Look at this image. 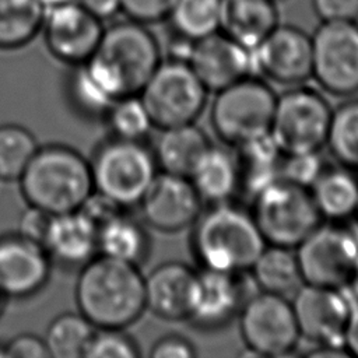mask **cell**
Instances as JSON below:
<instances>
[{
  "instance_id": "1",
  "label": "cell",
  "mask_w": 358,
  "mask_h": 358,
  "mask_svg": "<svg viewBox=\"0 0 358 358\" xmlns=\"http://www.w3.org/2000/svg\"><path fill=\"white\" fill-rule=\"evenodd\" d=\"M80 268L74 287L77 310L95 329H126L147 310L138 266L96 255Z\"/></svg>"
},
{
  "instance_id": "2",
  "label": "cell",
  "mask_w": 358,
  "mask_h": 358,
  "mask_svg": "<svg viewBox=\"0 0 358 358\" xmlns=\"http://www.w3.org/2000/svg\"><path fill=\"white\" fill-rule=\"evenodd\" d=\"M190 245L200 268L242 274L267 243L250 210L225 201L201 210L192 225Z\"/></svg>"
},
{
  "instance_id": "3",
  "label": "cell",
  "mask_w": 358,
  "mask_h": 358,
  "mask_svg": "<svg viewBox=\"0 0 358 358\" xmlns=\"http://www.w3.org/2000/svg\"><path fill=\"white\" fill-rule=\"evenodd\" d=\"M18 183L29 206L52 215L78 210L94 190L90 159L62 144L39 147Z\"/></svg>"
},
{
  "instance_id": "4",
  "label": "cell",
  "mask_w": 358,
  "mask_h": 358,
  "mask_svg": "<svg viewBox=\"0 0 358 358\" xmlns=\"http://www.w3.org/2000/svg\"><path fill=\"white\" fill-rule=\"evenodd\" d=\"M277 94L270 84L248 76L220 91L210 108V122L220 140L236 148L270 134Z\"/></svg>"
},
{
  "instance_id": "5",
  "label": "cell",
  "mask_w": 358,
  "mask_h": 358,
  "mask_svg": "<svg viewBox=\"0 0 358 358\" xmlns=\"http://www.w3.org/2000/svg\"><path fill=\"white\" fill-rule=\"evenodd\" d=\"M252 217L267 245L295 249L323 220L309 189L281 178L252 199Z\"/></svg>"
},
{
  "instance_id": "6",
  "label": "cell",
  "mask_w": 358,
  "mask_h": 358,
  "mask_svg": "<svg viewBox=\"0 0 358 358\" xmlns=\"http://www.w3.org/2000/svg\"><path fill=\"white\" fill-rule=\"evenodd\" d=\"M94 190L124 208L137 206L158 173L152 154L143 141L109 137L90 161Z\"/></svg>"
},
{
  "instance_id": "7",
  "label": "cell",
  "mask_w": 358,
  "mask_h": 358,
  "mask_svg": "<svg viewBox=\"0 0 358 358\" xmlns=\"http://www.w3.org/2000/svg\"><path fill=\"white\" fill-rule=\"evenodd\" d=\"M333 108L315 88L287 87L277 95L270 136L282 154L320 151L326 145Z\"/></svg>"
},
{
  "instance_id": "8",
  "label": "cell",
  "mask_w": 358,
  "mask_h": 358,
  "mask_svg": "<svg viewBox=\"0 0 358 358\" xmlns=\"http://www.w3.org/2000/svg\"><path fill=\"white\" fill-rule=\"evenodd\" d=\"M208 91L189 63L161 60L141 87L138 96L154 127L193 123L207 103Z\"/></svg>"
},
{
  "instance_id": "9",
  "label": "cell",
  "mask_w": 358,
  "mask_h": 358,
  "mask_svg": "<svg viewBox=\"0 0 358 358\" xmlns=\"http://www.w3.org/2000/svg\"><path fill=\"white\" fill-rule=\"evenodd\" d=\"M291 303L301 340L315 348L309 355H344L345 331L352 301L345 289L303 284Z\"/></svg>"
},
{
  "instance_id": "10",
  "label": "cell",
  "mask_w": 358,
  "mask_h": 358,
  "mask_svg": "<svg viewBox=\"0 0 358 358\" xmlns=\"http://www.w3.org/2000/svg\"><path fill=\"white\" fill-rule=\"evenodd\" d=\"M94 56L113 74L126 96L140 92L161 63V48L147 25L127 18L103 29Z\"/></svg>"
},
{
  "instance_id": "11",
  "label": "cell",
  "mask_w": 358,
  "mask_h": 358,
  "mask_svg": "<svg viewBox=\"0 0 358 358\" xmlns=\"http://www.w3.org/2000/svg\"><path fill=\"white\" fill-rule=\"evenodd\" d=\"M303 284L345 289L358 257V231L323 221L296 248Z\"/></svg>"
},
{
  "instance_id": "12",
  "label": "cell",
  "mask_w": 358,
  "mask_h": 358,
  "mask_svg": "<svg viewBox=\"0 0 358 358\" xmlns=\"http://www.w3.org/2000/svg\"><path fill=\"white\" fill-rule=\"evenodd\" d=\"M238 323L245 348L256 357L288 355L301 341L291 298L253 292L245 301Z\"/></svg>"
},
{
  "instance_id": "13",
  "label": "cell",
  "mask_w": 358,
  "mask_h": 358,
  "mask_svg": "<svg viewBox=\"0 0 358 358\" xmlns=\"http://www.w3.org/2000/svg\"><path fill=\"white\" fill-rule=\"evenodd\" d=\"M312 36V78L336 96L358 94V21H320Z\"/></svg>"
},
{
  "instance_id": "14",
  "label": "cell",
  "mask_w": 358,
  "mask_h": 358,
  "mask_svg": "<svg viewBox=\"0 0 358 358\" xmlns=\"http://www.w3.org/2000/svg\"><path fill=\"white\" fill-rule=\"evenodd\" d=\"M253 76L284 87L312 78V36L291 24H278L250 50Z\"/></svg>"
},
{
  "instance_id": "15",
  "label": "cell",
  "mask_w": 358,
  "mask_h": 358,
  "mask_svg": "<svg viewBox=\"0 0 358 358\" xmlns=\"http://www.w3.org/2000/svg\"><path fill=\"white\" fill-rule=\"evenodd\" d=\"M103 29L101 20L73 0L45 10L41 31L50 55L76 66L94 56Z\"/></svg>"
},
{
  "instance_id": "16",
  "label": "cell",
  "mask_w": 358,
  "mask_h": 358,
  "mask_svg": "<svg viewBox=\"0 0 358 358\" xmlns=\"http://www.w3.org/2000/svg\"><path fill=\"white\" fill-rule=\"evenodd\" d=\"M203 201L187 176L158 171L137 206L145 224L161 232H179L193 225Z\"/></svg>"
},
{
  "instance_id": "17",
  "label": "cell",
  "mask_w": 358,
  "mask_h": 358,
  "mask_svg": "<svg viewBox=\"0 0 358 358\" xmlns=\"http://www.w3.org/2000/svg\"><path fill=\"white\" fill-rule=\"evenodd\" d=\"M249 273L235 274L199 268L194 301L187 316L194 327L214 331L238 317L245 301L253 294Z\"/></svg>"
},
{
  "instance_id": "18",
  "label": "cell",
  "mask_w": 358,
  "mask_h": 358,
  "mask_svg": "<svg viewBox=\"0 0 358 358\" xmlns=\"http://www.w3.org/2000/svg\"><path fill=\"white\" fill-rule=\"evenodd\" d=\"M52 264L43 245L17 232L0 236V294L13 299L38 294L49 281Z\"/></svg>"
},
{
  "instance_id": "19",
  "label": "cell",
  "mask_w": 358,
  "mask_h": 358,
  "mask_svg": "<svg viewBox=\"0 0 358 358\" xmlns=\"http://www.w3.org/2000/svg\"><path fill=\"white\" fill-rule=\"evenodd\" d=\"M187 63L208 92L253 76L250 50L221 31L196 41Z\"/></svg>"
},
{
  "instance_id": "20",
  "label": "cell",
  "mask_w": 358,
  "mask_h": 358,
  "mask_svg": "<svg viewBox=\"0 0 358 358\" xmlns=\"http://www.w3.org/2000/svg\"><path fill=\"white\" fill-rule=\"evenodd\" d=\"M199 268L165 262L144 275L145 309L165 320H186L196 295Z\"/></svg>"
},
{
  "instance_id": "21",
  "label": "cell",
  "mask_w": 358,
  "mask_h": 358,
  "mask_svg": "<svg viewBox=\"0 0 358 358\" xmlns=\"http://www.w3.org/2000/svg\"><path fill=\"white\" fill-rule=\"evenodd\" d=\"M43 246L53 263L81 267L98 255V229L78 210L52 217Z\"/></svg>"
},
{
  "instance_id": "22",
  "label": "cell",
  "mask_w": 358,
  "mask_h": 358,
  "mask_svg": "<svg viewBox=\"0 0 358 358\" xmlns=\"http://www.w3.org/2000/svg\"><path fill=\"white\" fill-rule=\"evenodd\" d=\"M203 203L232 201L241 190V173L232 147L210 144L187 176Z\"/></svg>"
},
{
  "instance_id": "23",
  "label": "cell",
  "mask_w": 358,
  "mask_h": 358,
  "mask_svg": "<svg viewBox=\"0 0 358 358\" xmlns=\"http://www.w3.org/2000/svg\"><path fill=\"white\" fill-rule=\"evenodd\" d=\"M278 24L277 0H222L220 31L249 50Z\"/></svg>"
},
{
  "instance_id": "24",
  "label": "cell",
  "mask_w": 358,
  "mask_h": 358,
  "mask_svg": "<svg viewBox=\"0 0 358 358\" xmlns=\"http://www.w3.org/2000/svg\"><path fill=\"white\" fill-rule=\"evenodd\" d=\"M358 172L341 164L323 169L309 192L319 215L326 222L344 224L358 208Z\"/></svg>"
},
{
  "instance_id": "25",
  "label": "cell",
  "mask_w": 358,
  "mask_h": 358,
  "mask_svg": "<svg viewBox=\"0 0 358 358\" xmlns=\"http://www.w3.org/2000/svg\"><path fill=\"white\" fill-rule=\"evenodd\" d=\"M159 130L151 148L158 171L189 176L201 154L211 144L206 131L196 122Z\"/></svg>"
},
{
  "instance_id": "26",
  "label": "cell",
  "mask_w": 358,
  "mask_h": 358,
  "mask_svg": "<svg viewBox=\"0 0 358 358\" xmlns=\"http://www.w3.org/2000/svg\"><path fill=\"white\" fill-rule=\"evenodd\" d=\"M249 275L257 291L291 298L302 285L295 249L266 245L249 270Z\"/></svg>"
},
{
  "instance_id": "27",
  "label": "cell",
  "mask_w": 358,
  "mask_h": 358,
  "mask_svg": "<svg viewBox=\"0 0 358 358\" xmlns=\"http://www.w3.org/2000/svg\"><path fill=\"white\" fill-rule=\"evenodd\" d=\"M150 249L151 239L144 224L126 211L98 229V255L140 267Z\"/></svg>"
},
{
  "instance_id": "28",
  "label": "cell",
  "mask_w": 358,
  "mask_h": 358,
  "mask_svg": "<svg viewBox=\"0 0 358 358\" xmlns=\"http://www.w3.org/2000/svg\"><path fill=\"white\" fill-rule=\"evenodd\" d=\"M239 173V193L253 197L259 190L280 178L282 152L270 134L234 148Z\"/></svg>"
},
{
  "instance_id": "29",
  "label": "cell",
  "mask_w": 358,
  "mask_h": 358,
  "mask_svg": "<svg viewBox=\"0 0 358 358\" xmlns=\"http://www.w3.org/2000/svg\"><path fill=\"white\" fill-rule=\"evenodd\" d=\"M45 8L39 0H0V49H18L42 29Z\"/></svg>"
},
{
  "instance_id": "30",
  "label": "cell",
  "mask_w": 358,
  "mask_h": 358,
  "mask_svg": "<svg viewBox=\"0 0 358 358\" xmlns=\"http://www.w3.org/2000/svg\"><path fill=\"white\" fill-rule=\"evenodd\" d=\"M92 323L77 312H63L48 324L43 340L53 358H85L94 336Z\"/></svg>"
},
{
  "instance_id": "31",
  "label": "cell",
  "mask_w": 358,
  "mask_h": 358,
  "mask_svg": "<svg viewBox=\"0 0 358 358\" xmlns=\"http://www.w3.org/2000/svg\"><path fill=\"white\" fill-rule=\"evenodd\" d=\"M221 4L222 0H175L166 21L173 34L199 41L221 29Z\"/></svg>"
},
{
  "instance_id": "32",
  "label": "cell",
  "mask_w": 358,
  "mask_h": 358,
  "mask_svg": "<svg viewBox=\"0 0 358 358\" xmlns=\"http://www.w3.org/2000/svg\"><path fill=\"white\" fill-rule=\"evenodd\" d=\"M326 145L338 164L358 172V98L333 108Z\"/></svg>"
},
{
  "instance_id": "33",
  "label": "cell",
  "mask_w": 358,
  "mask_h": 358,
  "mask_svg": "<svg viewBox=\"0 0 358 358\" xmlns=\"http://www.w3.org/2000/svg\"><path fill=\"white\" fill-rule=\"evenodd\" d=\"M39 148L35 136L20 124L0 126V180H18Z\"/></svg>"
},
{
  "instance_id": "34",
  "label": "cell",
  "mask_w": 358,
  "mask_h": 358,
  "mask_svg": "<svg viewBox=\"0 0 358 358\" xmlns=\"http://www.w3.org/2000/svg\"><path fill=\"white\" fill-rule=\"evenodd\" d=\"M67 91L74 108L90 117H105L109 108L117 101L99 83L85 62L73 66Z\"/></svg>"
},
{
  "instance_id": "35",
  "label": "cell",
  "mask_w": 358,
  "mask_h": 358,
  "mask_svg": "<svg viewBox=\"0 0 358 358\" xmlns=\"http://www.w3.org/2000/svg\"><path fill=\"white\" fill-rule=\"evenodd\" d=\"M112 137L131 141H144L154 123L138 94L119 98L105 117Z\"/></svg>"
},
{
  "instance_id": "36",
  "label": "cell",
  "mask_w": 358,
  "mask_h": 358,
  "mask_svg": "<svg viewBox=\"0 0 358 358\" xmlns=\"http://www.w3.org/2000/svg\"><path fill=\"white\" fill-rule=\"evenodd\" d=\"M138 344L124 329H95L85 358H137Z\"/></svg>"
},
{
  "instance_id": "37",
  "label": "cell",
  "mask_w": 358,
  "mask_h": 358,
  "mask_svg": "<svg viewBox=\"0 0 358 358\" xmlns=\"http://www.w3.org/2000/svg\"><path fill=\"white\" fill-rule=\"evenodd\" d=\"M326 168L319 151L284 154L280 166V178L302 187L310 189Z\"/></svg>"
},
{
  "instance_id": "38",
  "label": "cell",
  "mask_w": 358,
  "mask_h": 358,
  "mask_svg": "<svg viewBox=\"0 0 358 358\" xmlns=\"http://www.w3.org/2000/svg\"><path fill=\"white\" fill-rule=\"evenodd\" d=\"M175 0H120L122 13L133 21L144 25L168 18Z\"/></svg>"
},
{
  "instance_id": "39",
  "label": "cell",
  "mask_w": 358,
  "mask_h": 358,
  "mask_svg": "<svg viewBox=\"0 0 358 358\" xmlns=\"http://www.w3.org/2000/svg\"><path fill=\"white\" fill-rule=\"evenodd\" d=\"M126 210L127 208L96 190H92L78 208V211H81L96 227V229Z\"/></svg>"
},
{
  "instance_id": "40",
  "label": "cell",
  "mask_w": 358,
  "mask_h": 358,
  "mask_svg": "<svg viewBox=\"0 0 358 358\" xmlns=\"http://www.w3.org/2000/svg\"><path fill=\"white\" fill-rule=\"evenodd\" d=\"M52 217L53 215L50 213L28 204V207L21 213L18 218L17 234L43 245Z\"/></svg>"
},
{
  "instance_id": "41",
  "label": "cell",
  "mask_w": 358,
  "mask_h": 358,
  "mask_svg": "<svg viewBox=\"0 0 358 358\" xmlns=\"http://www.w3.org/2000/svg\"><path fill=\"white\" fill-rule=\"evenodd\" d=\"M196 355L194 344L178 333L159 337L150 348L151 358H193Z\"/></svg>"
},
{
  "instance_id": "42",
  "label": "cell",
  "mask_w": 358,
  "mask_h": 358,
  "mask_svg": "<svg viewBox=\"0 0 358 358\" xmlns=\"http://www.w3.org/2000/svg\"><path fill=\"white\" fill-rule=\"evenodd\" d=\"M7 358H48L49 352L43 337L32 333H20L4 343Z\"/></svg>"
},
{
  "instance_id": "43",
  "label": "cell",
  "mask_w": 358,
  "mask_h": 358,
  "mask_svg": "<svg viewBox=\"0 0 358 358\" xmlns=\"http://www.w3.org/2000/svg\"><path fill=\"white\" fill-rule=\"evenodd\" d=\"M320 21H358V0H310Z\"/></svg>"
},
{
  "instance_id": "44",
  "label": "cell",
  "mask_w": 358,
  "mask_h": 358,
  "mask_svg": "<svg viewBox=\"0 0 358 358\" xmlns=\"http://www.w3.org/2000/svg\"><path fill=\"white\" fill-rule=\"evenodd\" d=\"M90 14L98 20L108 21L122 13L120 0H77Z\"/></svg>"
},
{
  "instance_id": "45",
  "label": "cell",
  "mask_w": 358,
  "mask_h": 358,
  "mask_svg": "<svg viewBox=\"0 0 358 358\" xmlns=\"http://www.w3.org/2000/svg\"><path fill=\"white\" fill-rule=\"evenodd\" d=\"M352 306H351V315L345 331V338H344V348L347 350L348 355L358 357V299H352Z\"/></svg>"
},
{
  "instance_id": "46",
  "label": "cell",
  "mask_w": 358,
  "mask_h": 358,
  "mask_svg": "<svg viewBox=\"0 0 358 358\" xmlns=\"http://www.w3.org/2000/svg\"><path fill=\"white\" fill-rule=\"evenodd\" d=\"M345 291L348 292V295L352 299H358V257H357V262H355V268H354L351 281H350L348 287L345 288Z\"/></svg>"
},
{
  "instance_id": "47",
  "label": "cell",
  "mask_w": 358,
  "mask_h": 358,
  "mask_svg": "<svg viewBox=\"0 0 358 358\" xmlns=\"http://www.w3.org/2000/svg\"><path fill=\"white\" fill-rule=\"evenodd\" d=\"M41 4L43 6L45 10L48 8H52V7H56V6H60V4H64V3H69V1H73V0H39Z\"/></svg>"
},
{
  "instance_id": "48",
  "label": "cell",
  "mask_w": 358,
  "mask_h": 358,
  "mask_svg": "<svg viewBox=\"0 0 358 358\" xmlns=\"http://www.w3.org/2000/svg\"><path fill=\"white\" fill-rule=\"evenodd\" d=\"M0 357H6V347H4V343H0Z\"/></svg>"
},
{
  "instance_id": "49",
  "label": "cell",
  "mask_w": 358,
  "mask_h": 358,
  "mask_svg": "<svg viewBox=\"0 0 358 358\" xmlns=\"http://www.w3.org/2000/svg\"><path fill=\"white\" fill-rule=\"evenodd\" d=\"M4 299H6V298L0 294V312H1V306H3V301H4Z\"/></svg>"
},
{
  "instance_id": "50",
  "label": "cell",
  "mask_w": 358,
  "mask_h": 358,
  "mask_svg": "<svg viewBox=\"0 0 358 358\" xmlns=\"http://www.w3.org/2000/svg\"><path fill=\"white\" fill-rule=\"evenodd\" d=\"M354 220L357 221V224H358V208H357V213H355V217H354Z\"/></svg>"
}]
</instances>
